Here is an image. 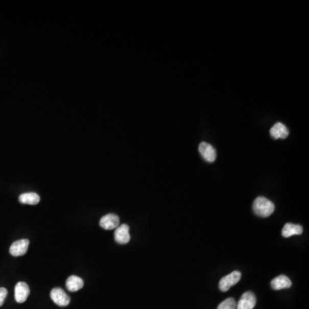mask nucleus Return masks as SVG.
Masks as SVG:
<instances>
[{
  "label": "nucleus",
  "instance_id": "nucleus-1",
  "mask_svg": "<svg viewBox=\"0 0 309 309\" xmlns=\"http://www.w3.org/2000/svg\"><path fill=\"white\" fill-rule=\"evenodd\" d=\"M253 210L258 217L268 218L274 212L275 205L271 200L265 197H258L253 202Z\"/></svg>",
  "mask_w": 309,
  "mask_h": 309
},
{
  "label": "nucleus",
  "instance_id": "nucleus-2",
  "mask_svg": "<svg viewBox=\"0 0 309 309\" xmlns=\"http://www.w3.org/2000/svg\"><path fill=\"white\" fill-rule=\"evenodd\" d=\"M241 277H242V273L238 272V271H234V272H231L230 274L223 277L219 282L220 291H223V292L229 291L232 286H234V284H236L237 282H239Z\"/></svg>",
  "mask_w": 309,
  "mask_h": 309
},
{
  "label": "nucleus",
  "instance_id": "nucleus-3",
  "mask_svg": "<svg viewBox=\"0 0 309 309\" xmlns=\"http://www.w3.org/2000/svg\"><path fill=\"white\" fill-rule=\"evenodd\" d=\"M51 298L54 303L59 306H66L70 304V296L61 288H54L51 291Z\"/></svg>",
  "mask_w": 309,
  "mask_h": 309
},
{
  "label": "nucleus",
  "instance_id": "nucleus-4",
  "mask_svg": "<svg viewBox=\"0 0 309 309\" xmlns=\"http://www.w3.org/2000/svg\"><path fill=\"white\" fill-rule=\"evenodd\" d=\"M256 296L253 292L247 291L242 295V297L236 304V309H253L255 306Z\"/></svg>",
  "mask_w": 309,
  "mask_h": 309
},
{
  "label": "nucleus",
  "instance_id": "nucleus-5",
  "mask_svg": "<svg viewBox=\"0 0 309 309\" xmlns=\"http://www.w3.org/2000/svg\"><path fill=\"white\" fill-rule=\"evenodd\" d=\"M130 228L127 224H121L115 229L114 232V239L118 244L126 245L130 242Z\"/></svg>",
  "mask_w": 309,
  "mask_h": 309
},
{
  "label": "nucleus",
  "instance_id": "nucleus-6",
  "mask_svg": "<svg viewBox=\"0 0 309 309\" xmlns=\"http://www.w3.org/2000/svg\"><path fill=\"white\" fill-rule=\"evenodd\" d=\"M30 290L29 285L25 282H19L15 286V299L16 302L23 303L30 296Z\"/></svg>",
  "mask_w": 309,
  "mask_h": 309
},
{
  "label": "nucleus",
  "instance_id": "nucleus-7",
  "mask_svg": "<svg viewBox=\"0 0 309 309\" xmlns=\"http://www.w3.org/2000/svg\"><path fill=\"white\" fill-rule=\"evenodd\" d=\"M30 241L28 239L16 241L10 247V253L14 257L25 255V253H27Z\"/></svg>",
  "mask_w": 309,
  "mask_h": 309
},
{
  "label": "nucleus",
  "instance_id": "nucleus-8",
  "mask_svg": "<svg viewBox=\"0 0 309 309\" xmlns=\"http://www.w3.org/2000/svg\"><path fill=\"white\" fill-rule=\"evenodd\" d=\"M100 226L106 230L116 229L120 226V218L115 214H108L101 218Z\"/></svg>",
  "mask_w": 309,
  "mask_h": 309
},
{
  "label": "nucleus",
  "instance_id": "nucleus-9",
  "mask_svg": "<svg viewBox=\"0 0 309 309\" xmlns=\"http://www.w3.org/2000/svg\"><path fill=\"white\" fill-rule=\"evenodd\" d=\"M199 153L202 157L208 161L213 162L217 158V152L212 146H210L208 142H202L199 146Z\"/></svg>",
  "mask_w": 309,
  "mask_h": 309
},
{
  "label": "nucleus",
  "instance_id": "nucleus-10",
  "mask_svg": "<svg viewBox=\"0 0 309 309\" xmlns=\"http://www.w3.org/2000/svg\"><path fill=\"white\" fill-rule=\"evenodd\" d=\"M292 282L291 279L284 275H280L278 277H275L274 279L271 282V286L275 291H280L283 289H289L291 287Z\"/></svg>",
  "mask_w": 309,
  "mask_h": 309
},
{
  "label": "nucleus",
  "instance_id": "nucleus-11",
  "mask_svg": "<svg viewBox=\"0 0 309 309\" xmlns=\"http://www.w3.org/2000/svg\"><path fill=\"white\" fill-rule=\"evenodd\" d=\"M303 228L299 224H293V223H288L285 224L283 229L282 230V236L285 238L293 236V235H298L302 234Z\"/></svg>",
  "mask_w": 309,
  "mask_h": 309
},
{
  "label": "nucleus",
  "instance_id": "nucleus-12",
  "mask_svg": "<svg viewBox=\"0 0 309 309\" xmlns=\"http://www.w3.org/2000/svg\"><path fill=\"white\" fill-rule=\"evenodd\" d=\"M271 136L275 139L278 138H286L289 136V130L287 127H285L284 125L282 123L275 124L274 126L271 128L270 131Z\"/></svg>",
  "mask_w": 309,
  "mask_h": 309
},
{
  "label": "nucleus",
  "instance_id": "nucleus-13",
  "mask_svg": "<svg viewBox=\"0 0 309 309\" xmlns=\"http://www.w3.org/2000/svg\"><path fill=\"white\" fill-rule=\"evenodd\" d=\"M84 280L77 276H70L66 280V288L70 292H76L84 287Z\"/></svg>",
  "mask_w": 309,
  "mask_h": 309
},
{
  "label": "nucleus",
  "instance_id": "nucleus-14",
  "mask_svg": "<svg viewBox=\"0 0 309 309\" xmlns=\"http://www.w3.org/2000/svg\"><path fill=\"white\" fill-rule=\"evenodd\" d=\"M40 196L35 193H27V194H21L19 197V202L25 204H30L35 205L40 202Z\"/></svg>",
  "mask_w": 309,
  "mask_h": 309
},
{
  "label": "nucleus",
  "instance_id": "nucleus-15",
  "mask_svg": "<svg viewBox=\"0 0 309 309\" xmlns=\"http://www.w3.org/2000/svg\"><path fill=\"white\" fill-rule=\"evenodd\" d=\"M236 301L234 298H228L218 305V309H236Z\"/></svg>",
  "mask_w": 309,
  "mask_h": 309
},
{
  "label": "nucleus",
  "instance_id": "nucleus-16",
  "mask_svg": "<svg viewBox=\"0 0 309 309\" xmlns=\"http://www.w3.org/2000/svg\"><path fill=\"white\" fill-rule=\"evenodd\" d=\"M7 295H8V291L6 288H0V306L3 305Z\"/></svg>",
  "mask_w": 309,
  "mask_h": 309
}]
</instances>
